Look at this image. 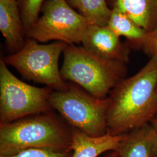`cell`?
Here are the masks:
<instances>
[{
	"label": "cell",
	"mask_w": 157,
	"mask_h": 157,
	"mask_svg": "<svg viewBox=\"0 0 157 157\" xmlns=\"http://www.w3.org/2000/svg\"><path fill=\"white\" fill-rule=\"evenodd\" d=\"M72 151H55L47 149L30 148L11 155L0 157H72Z\"/></svg>",
	"instance_id": "cell-16"
},
{
	"label": "cell",
	"mask_w": 157,
	"mask_h": 157,
	"mask_svg": "<svg viewBox=\"0 0 157 157\" xmlns=\"http://www.w3.org/2000/svg\"><path fill=\"white\" fill-rule=\"evenodd\" d=\"M42 12L26 31L30 39L41 43L54 40L67 44L82 43L90 25L67 0H47Z\"/></svg>",
	"instance_id": "cell-7"
},
{
	"label": "cell",
	"mask_w": 157,
	"mask_h": 157,
	"mask_svg": "<svg viewBox=\"0 0 157 157\" xmlns=\"http://www.w3.org/2000/svg\"><path fill=\"white\" fill-rule=\"evenodd\" d=\"M83 47L102 58L127 63L130 48L108 26L89 25L84 34Z\"/></svg>",
	"instance_id": "cell-8"
},
{
	"label": "cell",
	"mask_w": 157,
	"mask_h": 157,
	"mask_svg": "<svg viewBox=\"0 0 157 157\" xmlns=\"http://www.w3.org/2000/svg\"><path fill=\"white\" fill-rule=\"evenodd\" d=\"M107 133L126 134L157 115V58L150 59L134 75L120 81L108 97Z\"/></svg>",
	"instance_id": "cell-1"
},
{
	"label": "cell",
	"mask_w": 157,
	"mask_h": 157,
	"mask_svg": "<svg viewBox=\"0 0 157 157\" xmlns=\"http://www.w3.org/2000/svg\"><path fill=\"white\" fill-rule=\"evenodd\" d=\"M0 30L12 54L20 50L25 44V29L17 0H0Z\"/></svg>",
	"instance_id": "cell-10"
},
{
	"label": "cell",
	"mask_w": 157,
	"mask_h": 157,
	"mask_svg": "<svg viewBox=\"0 0 157 157\" xmlns=\"http://www.w3.org/2000/svg\"><path fill=\"white\" fill-rule=\"evenodd\" d=\"M43 2L44 0H18L25 32L28 30L38 19Z\"/></svg>",
	"instance_id": "cell-15"
},
{
	"label": "cell",
	"mask_w": 157,
	"mask_h": 157,
	"mask_svg": "<svg viewBox=\"0 0 157 157\" xmlns=\"http://www.w3.org/2000/svg\"><path fill=\"white\" fill-rule=\"evenodd\" d=\"M52 110L0 124V155L30 148L72 151L73 128Z\"/></svg>",
	"instance_id": "cell-2"
},
{
	"label": "cell",
	"mask_w": 157,
	"mask_h": 157,
	"mask_svg": "<svg viewBox=\"0 0 157 157\" xmlns=\"http://www.w3.org/2000/svg\"><path fill=\"white\" fill-rule=\"evenodd\" d=\"M141 49L150 58H157V26L154 30L147 33Z\"/></svg>",
	"instance_id": "cell-17"
},
{
	"label": "cell",
	"mask_w": 157,
	"mask_h": 157,
	"mask_svg": "<svg viewBox=\"0 0 157 157\" xmlns=\"http://www.w3.org/2000/svg\"><path fill=\"white\" fill-rule=\"evenodd\" d=\"M150 124H151L152 126L154 128V129H155L157 132V115L152 119L150 122Z\"/></svg>",
	"instance_id": "cell-18"
},
{
	"label": "cell",
	"mask_w": 157,
	"mask_h": 157,
	"mask_svg": "<svg viewBox=\"0 0 157 157\" xmlns=\"http://www.w3.org/2000/svg\"><path fill=\"white\" fill-rule=\"evenodd\" d=\"M60 69L63 78L77 84L94 97L106 98L126 78V63L102 58L83 46L65 44Z\"/></svg>",
	"instance_id": "cell-3"
},
{
	"label": "cell",
	"mask_w": 157,
	"mask_h": 157,
	"mask_svg": "<svg viewBox=\"0 0 157 157\" xmlns=\"http://www.w3.org/2000/svg\"><path fill=\"white\" fill-rule=\"evenodd\" d=\"M119 37L128 40L130 47L141 48L147 32L122 12L112 9L108 25Z\"/></svg>",
	"instance_id": "cell-13"
},
{
	"label": "cell",
	"mask_w": 157,
	"mask_h": 157,
	"mask_svg": "<svg viewBox=\"0 0 157 157\" xmlns=\"http://www.w3.org/2000/svg\"><path fill=\"white\" fill-rule=\"evenodd\" d=\"M53 90L28 84L16 77L2 59L0 61V124H6L54 110Z\"/></svg>",
	"instance_id": "cell-6"
},
{
	"label": "cell",
	"mask_w": 157,
	"mask_h": 157,
	"mask_svg": "<svg viewBox=\"0 0 157 157\" xmlns=\"http://www.w3.org/2000/svg\"><path fill=\"white\" fill-rule=\"evenodd\" d=\"M64 45L60 41L41 44L29 39L20 50L2 59L7 65L17 69L23 78L45 84L54 91H64L69 83L63 78L59 69Z\"/></svg>",
	"instance_id": "cell-5"
},
{
	"label": "cell",
	"mask_w": 157,
	"mask_h": 157,
	"mask_svg": "<svg viewBox=\"0 0 157 157\" xmlns=\"http://www.w3.org/2000/svg\"><path fill=\"white\" fill-rule=\"evenodd\" d=\"M104 157H119L118 154L117 152L114 151H112L109 154H108L107 155H105Z\"/></svg>",
	"instance_id": "cell-19"
},
{
	"label": "cell",
	"mask_w": 157,
	"mask_h": 157,
	"mask_svg": "<svg viewBox=\"0 0 157 157\" xmlns=\"http://www.w3.org/2000/svg\"><path fill=\"white\" fill-rule=\"evenodd\" d=\"M50 102L53 109L72 128L91 136L107 134L108 97L97 98L78 85L69 83L66 90H53Z\"/></svg>",
	"instance_id": "cell-4"
},
{
	"label": "cell",
	"mask_w": 157,
	"mask_h": 157,
	"mask_svg": "<svg viewBox=\"0 0 157 157\" xmlns=\"http://www.w3.org/2000/svg\"><path fill=\"white\" fill-rule=\"evenodd\" d=\"M69 2L90 25H108L112 9L108 6L107 0H69Z\"/></svg>",
	"instance_id": "cell-14"
},
{
	"label": "cell",
	"mask_w": 157,
	"mask_h": 157,
	"mask_svg": "<svg viewBox=\"0 0 157 157\" xmlns=\"http://www.w3.org/2000/svg\"><path fill=\"white\" fill-rule=\"evenodd\" d=\"M114 151L119 157H157V132L150 123L124 134Z\"/></svg>",
	"instance_id": "cell-9"
},
{
	"label": "cell",
	"mask_w": 157,
	"mask_h": 157,
	"mask_svg": "<svg viewBox=\"0 0 157 157\" xmlns=\"http://www.w3.org/2000/svg\"><path fill=\"white\" fill-rule=\"evenodd\" d=\"M124 135L113 136L107 133L94 137L73 128L72 157H98L104 152L115 151Z\"/></svg>",
	"instance_id": "cell-11"
},
{
	"label": "cell",
	"mask_w": 157,
	"mask_h": 157,
	"mask_svg": "<svg viewBox=\"0 0 157 157\" xmlns=\"http://www.w3.org/2000/svg\"><path fill=\"white\" fill-rule=\"evenodd\" d=\"M111 9L126 15L147 33L157 26V0H111Z\"/></svg>",
	"instance_id": "cell-12"
}]
</instances>
